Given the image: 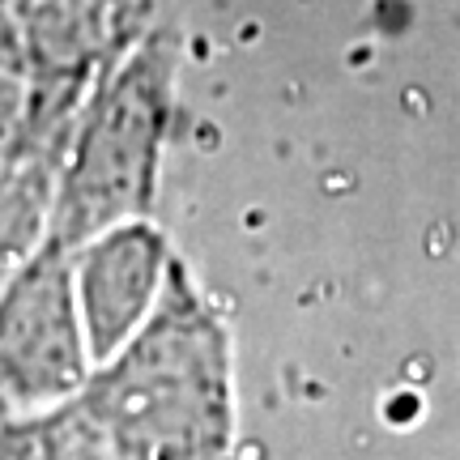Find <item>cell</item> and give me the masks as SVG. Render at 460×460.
<instances>
[{"label":"cell","mask_w":460,"mask_h":460,"mask_svg":"<svg viewBox=\"0 0 460 460\" xmlns=\"http://www.w3.org/2000/svg\"><path fill=\"white\" fill-rule=\"evenodd\" d=\"M73 286L82 303L85 337L94 358H111L132 332L146 324L171 286V264L158 230L146 222H124L68 247Z\"/></svg>","instance_id":"cell-4"},{"label":"cell","mask_w":460,"mask_h":460,"mask_svg":"<svg viewBox=\"0 0 460 460\" xmlns=\"http://www.w3.org/2000/svg\"><path fill=\"white\" fill-rule=\"evenodd\" d=\"M0 460H48L43 427L34 418H9V413H0Z\"/></svg>","instance_id":"cell-5"},{"label":"cell","mask_w":460,"mask_h":460,"mask_svg":"<svg viewBox=\"0 0 460 460\" xmlns=\"http://www.w3.org/2000/svg\"><path fill=\"white\" fill-rule=\"evenodd\" d=\"M166 119V65L137 51L99 85L56 171L48 234L77 247L102 230L141 222Z\"/></svg>","instance_id":"cell-2"},{"label":"cell","mask_w":460,"mask_h":460,"mask_svg":"<svg viewBox=\"0 0 460 460\" xmlns=\"http://www.w3.org/2000/svg\"><path fill=\"white\" fill-rule=\"evenodd\" d=\"M90 362L73 252L48 234L0 278V413L39 418L68 405L82 396Z\"/></svg>","instance_id":"cell-3"},{"label":"cell","mask_w":460,"mask_h":460,"mask_svg":"<svg viewBox=\"0 0 460 460\" xmlns=\"http://www.w3.org/2000/svg\"><path fill=\"white\" fill-rule=\"evenodd\" d=\"M222 332L183 286L85 379L82 418L119 460H205L222 447Z\"/></svg>","instance_id":"cell-1"}]
</instances>
